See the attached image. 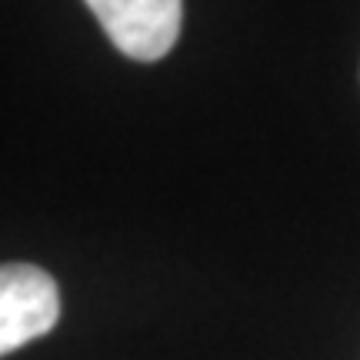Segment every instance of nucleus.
I'll return each instance as SVG.
<instances>
[{
    "mask_svg": "<svg viewBox=\"0 0 360 360\" xmlns=\"http://www.w3.org/2000/svg\"><path fill=\"white\" fill-rule=\"evenodd\" d=\"M117 51L154 64L174 51L184 27V0H84Z\"/></svg>",
    "mask_w": 360,
    "mask_h": 360,
    "instance_id": "1",
    "label": "nucleus"
},
{
    "mask_svg": "<svg viewBox=\"0 0 360 360\" xmlns=\"http://www.w3.org/2000/svg\"><path fill=\"white\" fill-rule=\"evenodd\" d=\"M60 321L57 281L37 264H0V357L51 334Z\"/></svg>",
    "mask_w": 360,
    "mask_h": 360,
    "instance_id": "2",
    "label": "nucleus"
}]
</instances>
